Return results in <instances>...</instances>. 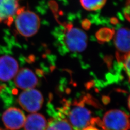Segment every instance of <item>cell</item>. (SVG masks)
<instances>
[{
    "label": "cell",
    "instance_id": "9",
    "mask_svg": "<svg viewBox=\"0 0 130 130\" xmlns=\"http://www.w3.org/2000/svg\"><path fill=\"white\" fill-rule=\"evenodd\" d=\"M14 83L21 89L28 90L32 89L37 85V77L32 71L28 68H23L20 70L15 76Z\"/></svg>",
    "mask_w": 130,
    "mask_h": 130
},
{
    "label": "cell",
    "instance_id": "11",
    "mask_svg": "<svg viewBox=\"0 0 130 130\" xmlns=\"http://www.w3.org/2000/svg\"><path fill=\"white\" fill-rule=\"evenodd\" d=\"M19 7L18 0H0V22L9 17L14 18Z\"/></svg>",
    "mask_w": 130,
    "mask_h": 130
},
{
    "label": "cell",
    "instance_id": "3",
    "mask_svg": "<svg viewBox=\"0 0 130 130\" xmlns=\"http://www.w3.org/2000/svg\"><path fill=\"white\" fill-rule=\"evenodd\" d=\"M15 24L19 34L25 37H30L38 31L40 27V19L32 12L24 10L17 17Z\"/></svg>",
    "mask_w": 130,
    "mask_h": 130
},
{
    "label": "cell",
    "instance_id": "13",
    "mask_svg": "<svg viewBox=\"0 0 130 130\" xmlns=\"http://www.w3.org/2000/svg\"><path fill=\"white\" fill-rule=\"evenodd\" d=\"M106 2L107 0H80L83 7L89 11H96L102 8Z\"/></svg>",
    "mask_w": 130,
    "mask_h": 130
},
{
    "label": "cell",
    "instance_id": "14",
    "mask_svg": "<svg viewBox=\"0 0 130 130\" xmlns=\"http://www.w3.org/2000/svg\"><path fill=\"white\" fill-rule=\"evenodd\" d=\"M114 34V30L108 28H102L96 32V37L99 42H106L109 41Z\"/></svg>",
    "mask_w": 130,
    "mask_h": 130
},
{
    "label": "cell",
    "instance_id": "1",
    "mask_svg": "<svg viewBox=\"0 0 130 130\" xmlns=\"http://www.w3.org/2000/svg\"><path fill=\"white\" fill-rule=\"evenodd\" d=\"M86 98L79 101H75L70 106L69 101H66L64 107L57 113L61 116L66 115L73 130H83L91 125L92 120L91 111L85 107Z\"/></svg>",
    "mask_w": 130,
    "mask_h": 130
},
{
    "label": "cell",
    "instance_id": "10",
    "mask_svg": "<svg viewBox=\"0 0 130 130\" xmlns=\"http://www.w3.org/2000/svg\"><path fill=\"white\" fill-rule=\"evenodd\" d=\"M46 120L39 113H32L28 115L24 123L25 130H45Z\"/></svg>",
    "mask_w": 130,
    "mask_h": 130
},
{
    "label": "cell",
    "instance_id": "15",
    "mask_svg": "<svg viewBox=\"0 0 130 130\" xmlns=\"http://www.w3.org/2000/svg\"><path fill=\"white\" fill-rule=\"evenodd\" d=\"M126 72L128 76V78L129 80L130 78V56L128 57L123 62Z\"/></svg>",
    "mask_w": 130,
    "mask_h": 130
},
{
    "label": "cell",
    "instance_id": "8",
    "mask_svg": "<svg viewBox=\"0 0 130 130\" xmlns=\"http://www.w3.org/2000/svg\"><path fill=\"white\" fill-rule=\"evenodd\" d=\"M18 70V63L13 57L9 55L0 56V81H9L17 74Z\"/></svg>",
    "mask_w": 130,
    "mask_h": 130
},
{
    "label": "cell",
    "instance_id": "4",
    "mask_svg": "<svg viewBox=\"0 0 130 130\" xmlns=\"http://www.w3.org/2000/svg\"><path fill=\"white\" fill-rule=\"evenodd\" d=\"M98 125L104 130H129V117L121 110L112 109L104 114Z\"/></svg>",
    "mask_w": 130,
    "mask_h": 130
},
{
    "label": "cell",
    "instance_id": "19",
    "mask_svg": "<svg viewBox=\"0 0 130 130\" xmlns=\"http://www.w3.org/2000/svg\"><path fill=\"white\" fill-rule=\"evenodd\" d=\"M128 107H129V108H130V98H129H129H128Z\"/></svg>",
    "mask_w": 130,
    "mask_h": 130
},
{
    "label": "cell",
    "instance_id": "5",
    "mask_svg": "<svg viewBox=\"0 0 130 130\" xmlns=\"http://www.w3.org/2000/svg\"><path fill=\"white\" fill-rule=\"evenodd\" d=\"M19 103L25 110L34 113L42 107L44 99L41 93L37 90H26L19 95Z\"/></svg>",
    "mask_w": 130,
    "mask_h": 130
},
{
    "label": "cell",
    "instance_id": "16",
    "mask_svg": "<svg viewBox=\"0 0 130 130\" xmlns=\"http://www.w3.org/2000/svg\"><path fill=\"white\" fill-rule=\"evenodd\" d=\"M83 130H100L98 128L95 127L93 125H89L85 128Z\"/></svg>",
    "mask_w": 130,
    "mask_h": 130
},
{
    "label": "cell",
    "instance_id": "7",
    "mask_svg": "<svg viewBox=\"0 0 130 130\" xmlns=\"http://www.w3.org/2000/svg\"><path fill=\"white\" fill-rule=\"evenodd\" d=\"M2 120L5 127L10 130H18L23 127L26 118L20 109L10 107L3 114Z\"/></svg>",
    "mask_w": 130,
    "mask_h": 130
},
{
    "label": "cell",
    "instance_id": "6",
    "mask_svg": "<svg viewBox=\"0 0 130 130\" xmlns=\"http://www.w3.org/2000/svg\"><path fill=\"white\" fill-rule=\"evenodd\" d=\"M116 57L118 62L123 63L130 56V30L121 28L118 30L114 36Z\"/></svg>",
    "mask_w": 130,
    "mask_h": 130
},
{
    "label": "cell",
    "instance_id": "18",
    "mask_svg": "<svg viewBox=\"0 0 130 130\" xmlns=\"http://www.w3.org/2000/svg\"><path fill=\"white\" fill-rule=\"evenodd\" d=\"M7 25L8 26V27H11V25L12 24V22H10L9 21H7Z\"/></svg>",
    "mask_w": 130,
    "mask_h": 130
},
{
    "label": "cell",
    "instance_id": "17",
    "mask_svg": "<svg viewBox=\"0 0 130 130\" xmlns=\"http://www.w3.org/2000/svg\"><path fill=\"white\" fill-rule=\"evenodd\" d=\"M8 21L12 22L14 21V18L12 17H9L8 18Z\"/></svg>",
    "mask_w": 130,
    "mask_h": 130
},
{
    "label": "cell",
    "instance_id": "12",
    "mask_svg": "<svg viewBox=\"0 0 130 130\" xmlns=\"http://www.w3.org/2000/svg\"><path fill=\"white\" fill-rule=\"evenodd\" d=\"M45 130H73L67 119L62 116L54 117L49 121Z\"/></svg>",
    "mask_w": 130,
    "mask_h": 130
},
{
    "label": "cell",
    "instance_id": "2",
    "mask_svg": "<svg viewBox=\"0 0 130 130\" xmlns=\"http://www.w3.org/2000/svg\"><path fill=\"white\" fill-rule=\"evenodd\" d=\"M61 39L65 50L71 52H82L87 46L88 37L83 30L68 25Z\"/></svg>",
    "mask_w": 130,
    "mask_h": 130
},
{
    "label": "cell",
    "instance_id": "20",
    "mask_svg": "<svg viewBox=\"0 0 130 130\" xmlns=\"http://www.w3.org/2000/svg\"><path fill=\"white\" fill-rule=\"evenodd\" d=\"M0 130H4V129H1V128H0Z\"/></svg>",
    "mask_w": 130,
    "mask_h": 130
}]
</instances>
